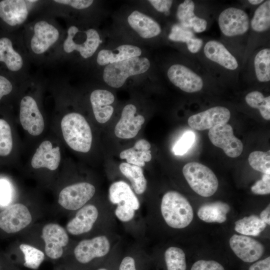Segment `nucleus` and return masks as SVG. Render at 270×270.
<instances>
[{"label":"nucleus","mask_w":270,"mask_h":270,"mask_svg":"<svg viewBox=\"0 0 270 270\" xmlns=\"http://www.w3.org/2000/svg\"><path fill=\"white\" fill-rule=\"evenodd\" d=\"M196 54L212 78H240V62L221 42L214 39L207 40Z\"/></svg>","instance_id":"f257e3e1"},{"label":"nucleus","mask_w":270,"mask_h":270,"mask_svg":"<svg viewBox=\"0 0 270 270\" xmlns=\"http://www.w3.org/2000/svg\"><path fill=\"white\" fill-rule=\"evenodd\" d=\"M60 125L64 140L72 149L84 153L90 150L92 140V130L82 114L68 113L62 118Z\"/></svg>","instance_id":"f03ea898"},{"label":"nucleus","mask_w":270,"mask_h":270,"mask_svg":"<svg viewBox=\"0 0 270 270\" xmlns=\"http://www.w3.org/2000/svg\"><path fill=\"white\" fill-rule=\"evenodd\" d=\"M160 210L167 224L174 228L186 227L194 217L193 210L189 202L175 191H169L164 195Z\"/></svg>","instance_id":"7ed1b4c3"},{"label":"nucleus","mask_w":270,"mask_h":270,"mask_svg":"<svg viewBox=\"0 0 270 270\" xmlns=\"http://www.w3.org/2000/svg\"><path fill=\"white\" fill-rule=\"evenodd\" d=\"M150 66V62L147 58H132L106 65L104 70L103 79L109 86L118 88L123 86L128 77L144 73Z\"/></svg>","instance_id":"20e7f679"},{"label":"nucleus","mask_w":270,"mask_h":270,"mask_svg":"<svg viewBox=\"0 0 270 270\" xmlns=\"http://www.w3.org/2000/svg\"><path fill=\"white\" fill-rule=\"evenodd\" d=\"M222 35L230 40H242L250 30V18L243 9L229 6L223 9L218 16Z\"/></svg>","instance_id":"39448f33"},{"label":"nucleus","mask_w":270,"mask_h":270,"mask_svg":"<svg viewBox=\"0 0 270 270\" xmlns=\"http://www.w3.org/2000/svg\"><path fill=\"white\" fill-rule=\"evenodd\" d=\"M192 64L191 66L182 64H173L167 70L168 78L172 84L184 92H198L204 88V78L211 77L206 72L202 74Z\"/></svg>","instance_id":"423d86ee"},{"label":"nucleus","mask_w":270,"mask_h":270,"mask_svg":"<svg viewBox=\"0 0 270 270\" xmlns=\"http://www.w3.org/2000/svg\"><path fill=\"white\" fill-rule=\"evenodd\" d=\"M182 173L191 188L200 196H210L218 190V181L216 176L202 164L188 162L183 167Z\"/></svg>","instance_id":"0eeeda50"},{"label":"nucleus","mask_w":270,"mask_h":270,"mask_svg":"<svg viewBox=\"0 0 270 270\" xmlns=\"http://www.w3.org/2000/svg\"><path fill=\"white\" fill-rule=\"evenodd\" d=\"M100 42V35L95 29L82 31L77 26H71L68 29L63 49L68 54L78 52L82 57L87 58L95 53Z\"/></svg>","instance_id":"6e6552de"},{"label":"nucleus","mask_w":270,"mask_h":270,"mask_svg":"<svg viewBox=\"0 0 270 270\" xmlns=\"http://www.w3.org/2000/svg\"><path fill=\"white\" fill-rule=\"evenodd\" d=\"M36 0H0V25L4 29L14 28L24 23L30 12L29 5Z\"/></svg>","instance_id":"1a4fd4ad"},{"label":"nucleus","mask_w":270,"mask_h":270,"mask_svg":"<svg viewBox=\"0 0 270 270\" xmlns=\"http://www.w3.org/2000/svg\"><path fill=\"white\" fill-rule=\"evenodd\" d=\"M95 192L94 186L88 182L74 184L61 190L58 202L66 210H75L84 206L92 198Z\"/></svg>","instance_id":"9d476101"},{"label":"nucleus","mask_w":270,"mask_h":270,"mask_svg":"<svg viewBox=\"0 0 270 270\" xmlns=\"http://www.w3.org/2000/svg\"><path fill=\"white\" fill-rule=\"evenodd\" d=\"M208 136L211 142L222 148L229 157L236 158L242 152V142L234 136L232 126L227 123L210 128Z\"/></svg>","instance_id":"9b49d317"},{"label":"nucleus","mask_w":270,"mask_h":270,"mask_svg":"<svg viewBox=\"0 0 270 270\" xmlns=\"http://www.w3.org/2000/svg\"><path fill=\"white\" fill-rule=\"evenodd\" d=\"M60 36L58 30L52 24L44 20L37 22L30 40L31 50L36 54H44L58 42Z\"/></svg>","instance_id":"f8f14e48"},{"label":"nucleus","mask_w":270,"mask_h":270,"mask_svg":"<svg viewBox=\"0 0 270 270\" xmlns=\"http://www.w3.org/2000/svg\"><path fill=\"white\" fill-rule=\"evenodd\" d=\"M20 120L23 128L32 136H38L44 130L43 116L36 102L31 96H24L20 100Z\"/></svg>","instance_id":"ddd939ff"},{"label":"nucleus","mask_w":270,"mask_h":270,"mask_svg":"<svg viewBox=\"0 0 270 270\" xmlns=\"http://www.w3.org/2000/svg\"><path fill=\"white\" fill-rule=\"evenodd\" d=\"M24 66L23 58L14 48L8 32L0 30V70L10 76L20 72Z\"/></svg>","instance_id":"4468645a"},{"label":"nucleus","mask_w":270,"mask_h":270,"mask_svg":"<svg viewBox=\"0 0 270 270\" xmlns=\"http://www.w3.org/2000/svg\"><path fill=\"white\" fill-rule=\"evenodd\" d=\"M32 220L27 207L22 204H13L0 212V228L7 233L16 232L26 228Z\"/></svg>","instance_id":"2eb2a0df"},{"label":"nucleus","mask_w":270,"mask_h":270,"mask_svg":"<svg viewBox=\"0 0 270 270\" xmlns=\"http://www.w3.org/2000/svg\"><path fill=\"white\" fill-rule=\"evenodd\" d=\"M231 113L226 107L215 106L193 114L188 120L190 126L195 130H204L222 124H226Z\"/></svg>","instance_id":"dca6fc26"},{"label":"nucleus","mask_w":270,"mask_h":270,"mask_svg":"<svg viewBox=\"0 0 270 270\" xmlns=\"http://www.w3.org/2000/svg\"><path fill=\"white\" fill-rule=\"evenodd\" d=\"M42 237L45 244V252L52 259H58L63 254V248L69 240L66 230L56 224H46L42 230Z\"/></svg>","instance_id":"f3484780"},{"label":"nucleus","mask_w":270,"mask_h":270,"mask_svg":"<svg viewBox=\"0 0 270 270\" xmlns=\"http://www.w3.org/2000/svg\"><path fill=\"white\" fill-rule=\"evenodd\" d=\"M230 245L235 254L246 262H254L262 256L264 248L256 240L244 235L234 234Z\"/></svg>","instance_id":"a211bd4d"},{"label":"nucleus","mask_w":270,"mask_h":270,"mask_svg":"<svg viewBox=\"0 0 270 270\" xmlns=\"http://www.w3.org/2000/svg\"><path fill=\"white\" fill-rule=\"evenodd\" d=\"M110 249L108 238L104 236L80 241L74 250L76 259L80 262L86 264L96 258L106 255Z\"/></svg>","instance_id":"6ab92c4d"},{"label":"nucleus","mask_w":270,"mask_h":270,"mask_svg":"<svg viewBox=\"0 0 270 270\" xmlns=\"http://www.w3.org/2000/svg\"><path fill=\"white\" fill-rule=\"evenodd\" d=\"M136 108L132 104L126 105L123 108L121 117L114 128L115 135L118 138L130 139L135 137L144 122V118L136 115Z\"/></svg>","instance_id":"aec40b11"},{"label":"nucleus","mask_w":270,"mask_h":270,"mask_svg":"<svg viewBox=\"0 0 270 270\" xmlns=\"http://www.w3.org/2000/svg\"><path fill=\"white\" fill-rule=\"evenodd\" d=\"M60 160V148L54 147L50 141L44 140L36 150L31 160V165L35 169L46 168L54 170L58 167Z\"/></svg>","instance_id":"412c9836"},{"label":"nucleus","mask_w":270,"mask_h":270,"mask_svg":"<svg viewBox=\"0 0 270 270\" xmlns=\"http://www.w3.org/2000/svg\"><path fill=\"white\" fill-rule=\"evenodd\" d=\"M114 100V94L106 90H96L90 96V101L95 118L100 124L106 122L112 116Z\"/></svg>","instance_id":"4be33fe9"},{"label":"nucleus","mask_w":270,"mask_h":270,"mask_svg":"<svg viewBox=\"0 0 270 270\" xmlns=\"http://www.w3.org/2000/svg\"><path fill=\"white\" fill-rule=\"evenodd\" d=\"M98 210L92 204L82 206L76 216L70 220L66 226L67 231L73 235H80L89 232L98 217Z\"/></svg>","instance_id":"5701e85b"},{"label":"nucleus","mask_w":270,"mask_h":270,"mask_svg":"<svg viewBox=\"0 0 270 270\" xmlns=\"http://www.w3.org/2000/svg\"><path fill=\"white\" fill-rule=\"evenodd\" d=\"M250 58V69L254 78L260 83L270 81V48L262 46L255 50Z\"/></svg>","instance_id":"b1692460"},{"label":"nucleus","mask_w":270,"mask_h":270,"mask_svg":"<svg viewBox=\"0 0 270 270\" xmlns=\"http://www.w3.org/2000/svg\"><path fill=\"white\" fill-rule=\"evenodd\" d=\"M128 22L130 27L142 38L156 37L162 32L158 22L138 10H134L130 14Z\"/></svg>","instance_id":"393cba45"},{"label":"nucleus","mask_w":270,"mask_h":270,"mask_svg":"<svg viewBox=\"0 0 270 270\" xmlns=\"http://www.w3.org/2000/svg\"><path fill=\"white\" fill-rule=\"evenodd\" d=\"M141 49L135 46L123 44L114 50H102L98 53L96 62L100 66L122 62L132 58L139 57Z\"/></svg>","instance_id":"a878e982"},{"label":"nucleus","mask_w":270,"mask_h":270,"mask_svg":"<svg viewBox=\"0 0 270 270\" xmlns=\"http://www.w3.org/2000/svg\"><path fill=\"white\" fill-rule=\"evenodd\" d=\"M109 199L113 204H127L135 210L140 208V202L130 186L124 181L112 183L109 188Z\"/></svg>","instance_id":"bb28decb"},{"label":"nucleus","mask_w":270,"mask_h":270,"mask_svg":"<svg viewBox=\"0 0 270 270\" xmlns=\"http://www.w3.org/2000/svg\"><path fill=\"white\" fill-rule=\"evenodd\" d=\"M150 147L148 141L140 139L132 148L122 150L120 157L121 159L126 160L127 163L142 168L152 159Z\"/></svg>","instance_id":"cd10ccee"},{"label":"nucleus","mask_w":270,"mask_h":270,"mask_svg":"<svg viewBox=\"0 0 270 270\" xmlns=\"http://www.w3.org/2000/svg\"><path fill=\"white\" fill-rule=\"evenodd\" d=\"M230 210L228 204L218 201L202 205L197 214L200 220L206 222L222 223L226 220Z\"/></svg>","instance_id":"c85d7f7f"},{"label":"nucleus","mask_w":270,"mask_h":270,"mask_svg":"<svg viewBox=\"0 0 270 270\" xmlns=\"http://www.w3.org/2000/svg\"><path fill=\"white\" fill-rule=\"evenodd\" d=\"M270 0H264L255 10L250 20V35L258 36L270 32Z\"/></svg>","instance_id":"c756f323"},{"label":"nucleus","mask_w":270,"mask_h":270,"mask_svg":"<svg viewBox=\"0 0 270 270\" xmlns=\"http://www.w3.org/2000/svg\"><path fill=\"white\" fill-rule=\"evenodd\" d=\"M119 168L121 172L130 181L132 186L136 194H141L145 192L147 181L141 167L122 162L120 164Z\"/></svg>","instance_id":"7c9ffc66"},{"label":"nucleus","mask_w":270,"mask_h":270,"mask_svg":"<svg viewBox=\"0 0 270 270\" xmlns=\"http://www.w3.org/2000/svg\"><path fill=\"white\" fill-rule=\"evenodd\" d=\"M266 227V224L255 215L245 216L235 222L234 230L244 236H258Z\"/></svg>","instance_id":"2f4dec72"},{"label":"nucleus","mask_w":270,"mask_h":270,"mask_svg":"<svg viewBox=\"0 0 270 270\" xmlns=\"http://www.w3.org/2000/svg\"><path fill=\"white\" fill-rule=\"evenodd\" d=\"M244 100L250 108L258 110L264 120H270V96H264L260 92L253 90L246 94Z\"/></svg>","instance_id":"473e14b6"},{"label":"nucleus","mask_w":270,"mask_h":270,"mask_svg":"<svg viewBox=\"0 0 270 270\" xmlns=\"http://www.w3.org/2000/svg\"><path fill=\"white\" fill-rule=\"evenodd\" d=\"M168 270H186V264L184 252L178 247H170L164 253Z\"/></svg>","instance_id":"72a5a7b5"},{"label":"nucleus","mask_w":270,"mask_h":270,"mask_svg":"<svg viewBox=\"0 0 270 270\" xmlns=\"http://www.w3.org/2000/svg\"><path fill=\"white\" fill-rule=\"evenodd\" d=\"M20 248L24 254V266L32 269L38 268L44 260V253L35 247L26 244H20Z\"/></svg>","instance_id":"f704fd0d"},{"label":"nucleus","mask_w":270,"mask_h":270,"mask_svg":"<svg viewBox=\"0 0 270 270\" xmlns=\"http://www.w3.org/2000/svg\"><path fill=\"white\" fill-rule=\"evenodd\" d=\"M249 164L254 170L270 174V151H254L248 158Z\"/></svg>","instance_id":"c9c22d12"},{"label":"nucleus","mask_w":270,"mask_h":270,"mask_svg":"<svg viewBox=\"0 0 270 270\" xmlns=\"http://www.w3.org/2000/svg\"><path fill=\"white\" fill-rule=\"evenodd\" d=\"M12 146L10 126L4 120L0 118V156H8L12 152Z\"/></svg>","instance_id":"e433bc0d"},{"label":"nucleus","mask_w":270,"mask_h":270,"mask_svg":"<svg viewBox=\"0 0 270 270\" xmlns=\"http://www.w3.org/2000/svg\"><path fill=\"white\" fill-rule=\"evenodd\" d=\"M195 9L196 4L193 0H185L180 3L176 12L178 24L186 28L188 22L196 15L194 12Z\"/></svg>","instance_id":"4c0bfd02"},{"label":"nucleus","mask_w":270,"mask_h":270,"mask_svg":"<svg viewBox=\"0 0 270 270\" xmlns=\"http://www.w3.org/2000/svg\"><path fill=\"white\" fill-rule=\"evenodd\" d=\"M195 36L192 30L184 28L180 24L172 26L168 34V38L173 42L186 43Z\"/></svg>","instance_id":"58836bf2"},{"label":"nucleus","mask_w":270,"mask_h":270,"mask_svg":"<svg viewBox=\"0 0 270 270\" xmlns=\"http://www.w3.org/2000/svg\"><path fill=\"white\" fill-rule=\"evenodd\" d=\"M195 135L191 131L186 132L173 147L175 155L182 156L185 154L194 143Z\"/></svg>","instance_id":"ea45409f"},{"label":"nucleus","mask_w":270,"mask_h":270,"mask_svg":"<svg viewBox=\"0 0 270 270\" xmlns=\"http://www.w3.org/2000/svg\"><path fill=\"white\" fill-rule=\"evenodd\" d=\"M252 192L256 194H268L270 193V174H264L262 178L251 187Z\"/></svg>","instance_id":"a19ab883"},{"label":"nucleus","mask_w":270,"mask_h":270,"mask_svg":"<svg viewBox=\"0 0 270 270\" xmlns=\"http://www.w3.org/2000/svg\"><path fill=\"white\" fill-rule=\"evenodd\" d=\"M11 78L12 76L0 70V101L13 90L14 84Z\"/></svg>","instance_id":"79ce46f5"},{"label":"nucleus","mask_w":270,"mask_h":270,"mask_svg":"<svg viewBox=\"0 0 270 270\" xmlns=\"http://www.w3.org/2000/svg\"><path fill=\"white\" fill-rule=\"evenodd\" d=\"M135 210L127 204H118L114 213L116 216L122 222H127L132 219Z\"/></svg>","instance_id":"37998d69"},{"label":"nucleus","mask_w":270,"mask_h":270,"mask_svg":"<svg viewBox=\"0 0 270 270\" xmlns=\"http://www.w3.org/2000/svg\"><path fill=\"white\" fill-rule=\"evenodd\" d=\"M10 184L5 180H0V205L7 206L10 202L12 196Z\"/></svg>","instance_id":"c03bdc74"},{"label":"nucleus","mask_w":270,"mask_h":270,"mask_svg":"<svg viewBox=\"0 0 270 270\" xmlns=\"http://www.w3.org/2000/svg\"><path fill=\"white\" fill-rule=\"evenodd\" d=\"M190 270H225L223 266L214 260H199L194 262Z\"/></svg>","instance_id":"a18cd8bd"},{"label":"nucleus","mask_w":270,"mask_h":270,"mask_svg":"<svg viewBox=\"0 0 270 270\" xmlns=\"http://www.w3.org/2000/svg\"><path fill=\"white\" fill-rule=\"evenodd\" d=\"M208 24V21L204 18L196 15L188 22L186 28L192 30L195 32L200 33L206 30Z\"/></svg>","instance_id":"49530a36"},{"label":"nucleus","mask_w":270,"mask_h":270,"mask_svg":"<svg viewBox=\"0 0 270 270\" xmlns=\"http://www.w3.org/2000/svg\"><path fill=\"white\" fill-rule=\"evenodd\" d=\"M54 2L69 6L73 8L82 10L90 7L93 3L91 0H54Z\"/></svg>","instance_id":"de8ad7c7"},{"label":"nucleus","mask_w":270,"mask_h":270,"mask_svg":"<svg viewBox=\"0 0 270 270\" xmlns=\"http://www.w3.org/2000/svg\"><path fill=\"white\" fill-rule=\"evenodd\" d=\"M148 2L156 10L166 15L168 14L173 3L171 0H150Z\"/></svg>","instance_id":"09e8293b"},{"label":"nucleus","mask_w":270,"mask_h":270,"mask_svg":"<svg viewBox=\"0 0 270 270\" xmlns=\"http://www.w3.org/2000/svg\"><path fill=\"white\" fill-rule=\"evenodd\" d=\"M204 42L202 39L194 36L191 38L186 44L188 50L192 54H196L201 50Z\"/></svg>","instance_id":"8fccbe9b"},{"label":"nucleus","mask_w":270,"mask_h":270,"mask_svg":"<svg viewBox=\"0 0 270 270\" xmlns=\"http://www.w3.org/2000/svg\"><path fill=\"white\" fill-rule=\"evenodd\" d=\"M248 270H270V257L256 262L250 266Z\"/></svg>","instance_id":"3c124183"},{"label":"nucleus","mask_w":270,"mask_h":270,"mask_svg":"<svg viewBox=\"0 0 270 270\" xmlns=\"http://www.w3.org/2000/svg\"><path fill=\"white\" fill-rule=\"evenodd\" d=\"M119 270H136L134 259L130 256L125 257L120 264Z\"/></svg>","instance_id":"603ef678"},{"label":"nucleus","mask_w":270,"mask_h":270,"mask_svg":"<svg viewBox=\"0 0 270 270\" xmlns=\"http://www.w3.org/2000/svg\"><path fill=\"white\" fill-rule=\"evenodd\" d=\"M270 205L268 204L265 210L260 214V218L266 224H270Z\"/></svg>","instance_id":"864d4df0"},{"label":"nucleus","mask_w":270,"mask_h":270,"mask_svg":"<svg viewBox=\"0 0 270 270\" xmlns=\"http://www.w3.org/2000/svg\"><path fill=\"white\" fill-rule=\"evenodd\" d=\"M264 0H248V3L252 6H259L262 4Z\"/></svg>","instance_id":"5fc2aeb1"},{"label":"nucleus","mask_w":270,"mask_h":270,"mask_svg":"<svg viewBox=\"0 0 270 270\" xmlns=\"http://www.w3.org/2000/svg\"><path fill=\"white\" fill-rule=\"evenodd\" d=\"M98 270H106V268H102L98 269Z\"/></svg>","instance_id":"6e6d98bb"}]
</instances>
